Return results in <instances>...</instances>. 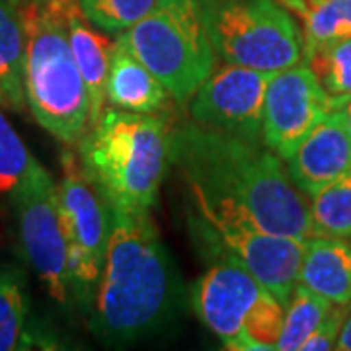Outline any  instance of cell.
<instances>
[{"label":"cell","mask_w":351,"mask_h":351,"mask_svg":"<svg viewBox=\"0 0 351 351\" xmlns=\"http://www.w3.org/2000/svg\"><path fill=\"white\" fill-rule=\"evenodd\" d=\"M61 166L63 176L57 193L69 246L71 297L84 311H90L106 262L112 209L90 182L75 152L63 151Z\"/></svg>","instance_id":"cell-8"},{"label":"cell","mask_w":351,"mask_h":351,"mask_svg":"<svg viewBox=\"0 0 351 351\" xmlns=\"http://www.w3.org/2000/svg\"><path fill=\"white\" fill-rule=\"evenodd\" d=\"M24 27L27 110L49 135L78 145L90 121V101L69 41L64 0H14Z\"/></svg>","instance_id":"cell-4"},{"label":"cell","mask_w":351,"mask_h":351,"mask_svg":"<svg viewBox=\"0 0 351 351\" xmlns=\"http://www.w3.org/2000/svg\"><path fill=\"white\" fill-rule=\"evenodd\" d=\"M293 184L308 199L351 172V133L341 110H332L285 160Z\"/></svg>","instance_id":"cell-13"},{"label":"cell","mask_w":351,"mask_h":351,"mask_svg":"<svg viewBox=\"0 0 351 351\" xmlns=\"http://www.w3.org/2000/svg\"><path fill=\"white\" fill-rule=\"evenodd\" d=\"M197 209V230L209 237L213 246L234 256L277 301L287 306L299 285L306 239L265 232L242 219Z\"/></svg>","instance_id":"cell-10"},{"label":"cell","mask_w":351,"mask_h":351,"mask_svg":"<svg viewBox=\"0 0 351 351\" xmlns=\"http://www.w3.org/2000/svg\"><path fill=\"white\" fill-rule=\"evenodd\" d=\"M106 98L112 108L131 113H162L172 101L170 92L121 39H113Z\"/></svg>","instance_id":"cell-15"},{"label":"cell","mask_w":351,"mask_h":351,"mask_svg":"<svg viewBox=\"0 0 351 351\" xmlns=\"http://www.w3.org/2000/svg\"><path fill=\"white\" fill-rule=\"evenodd\" d=\"M271 73L223 63L188 100L189 119L199 127L263 143V100Z\"/></svg>","instance_id":"cell-11"},{"label":"cell","mask_w":351,"mask_h":351,"mask_svg":"<svg viewBox=\"0 0 351 351\" xmlns=\"http://www.w3.org/2000/svg\"><path fill=\"white\" fill-rule=\"evenodd\" d=\"M311 199L313 237L351 239V172L328 184Z\"/></svg>","instance_id":"cell-20"},{"label":"cell","mask_w":351,"mask_h":351,"mask_svg":"<svg viewBox=\"0 0 351 351\" xmlns=\"http://www.w3.org/2000/svg\"><path fill=\"white\" fill-rule=\"evenodd\" d=\"M299 283L334 306L351 304V244L346 239L308 237Z\"/></svg>","instance_id":"cell-16"},{"label":"cell","mask_w":351,"mask_h":351,"mask_svg":"<svg viewBox=\"0 0 351 351\" xmlns=\"http://www.w3.org/2000/svg\"><path fill=\"white\" fill-rule=\"evenodd\" d=\"M186 106L217 66L199 0H158L151 12L115 36Z\"/></svg>","instance_id":"cell-6"},{"label":"cell","mask_w":351,"mask_h":351,"mask_svg":"<svg viewBox=\"0 0 351 351\" xmlns=\"http://www.w3.org/2000/svg\"><path fill=\"white\" fill-rule=\"evenodd\" d=\"M302 55L322 43L351 38V0H308L302 16Z\"/></svg>","instance_id":"cell-22"},{"label":"cell","mask_w":351,"mask_h":351,"mask_svg":"<svg viewBox=\"0 0 351 351\" xmlns=\"http://www.w3.org/2000/svg\"><path fill=\"white\" fill-rule=\"evenodd\" d=\"M34 156L0 108V193H10L22 180Z\"/></svg>","instance_id":"cell-24"},{"label":"cell","mask_w":351,"mask_h":351,"mask_svg":"<svg viewBox=\"0 0 351 351\" xmlns=\"http://www.w3.org/2000/svg\"><path fill=\"white\" fill-rule=\"evenodd\" d=\"M215 263L191 287V306L226 350H276L285 306L242 263L211 246Z\"/></svg>","instance_id":"cell-5"},{"label":"cell","mask_w":351,"mask_h":351,"mask_svg":"<svg viewBox=\"0 0 351 351\" xmlns=\"http://www.w3.org/2000/svg\"><path fill=\"white\" fill-rule=\"evenodd\" d=\"M170 158L188 180L195 205L242 219L265 232L313 237L308 197L293 184L283 158L263 143L189 121L172 127Z\"/></svg>","instance_id":"cell-1"},{"label":"cell","mask_w":351,"mask_h":351,"mask_svg":"<svg viewBox=\"0 0 351 351\" xmlns=\"http://www.w3.org/2000/svg\"><path fill=\"white\" fill-rule=\"evenodd\" d=\"M343 308H346V306H336V308H332V313L328 314L326 318H324V322L316 328L313 334H311V338L302 343L301 351L336 350L339 330H341L343 318H346Z\"/></svg>","instance_id":"cell-25"},{"label":"cell","mask_w":351,"mask_h":351,"mask_svg":"<svg viewBox=\"0 0 351 351\" xmlns=\"http://www.w3.org/2000/svg\"><path fill=\"white\" fill-rule=\"evenodd\" d=\"M277 2H281L285 8H289L291 12L299 14V16H304L306 10H308V0H277Z\"/></svg>","instance_id":"cell-27"},{"label":"cell","mask_w":351,"mask_h":351,"mask_svg":"<svg viewBox=\"0 0 351 351\" xmlns=\"http://www.w3.org/2000/svg\"><path fill=\"white\" fill-rule=\"evenodd\" d=\"M336 110L332 98L306 64L271 75L263 100V145L287 160L314 127Z\"/></svg>","instance_id":"cell-12"},{"label":"cell","mask_w":351,"mask_h":351,"mask_svg":"<svg viewBox=\"0 0 351 351\" xmlns=\"http://www.w3.org/2000/svg\"><path fill=\"white\" fill-rule=\"evenodd\" d=\"M186 289L151 213L112 209V230L90 328L106 346H129L170 326Z\"/></svg>","instance_id":"cell-2"},{"label":"cell","mask_w":351,"mask_h":351,"mask_svg":"<svg viewBox=\"0 0 351 351\" xmlns=\"http://www.w3.org/2000/svg\"><path fill=\"white\" fill-rule=\"evenodd\" d=\"M217 59L276 75L302 59L304 38L277 0H199Z\"/></svg>","instance_id":"cell-7"},{"label":"cell","mask_w":351,"mask_h":351,"mask_svg":"<svg viewBox=\"0 0 351 351\" xmlns=\"http://www.w3.org/2000/svg\"><path fill=\"white\" fill-rule=\"evenodd\" d=\"M94 27L108 36H119L154 8L158 0H76Z\"/></svg>","instance_id":"cell-23"},{"label":"cell","mask_w":351,"mask_h":351,"mask_svg":"<svg viewBox=\"0 0 351 351\" xmlns=\"http://www.w3.org/2000/svg\"><path fill=\"white\" fill-rule=\"evenodd\" d=\"M172 123L162 113L106 108L78 141V158L113 211L151 213L172 164Z\"/></svg>","instance_id":"cell-3"},{"label":"cell","mask_w":351,"mask_h":351,"mask_svg":"<svg viewBox=\"0 0 351 351\" xmlns=\"http://www.w3.org/2000/svg\"><path fill=\"white\" fill-rule=\"evenodd\" d=\"M10 201L25 262L51 297L64 304L71 299V279L59 193L51 174L36 158L10 191Z\"/></svg>","instance_id":"cell-9"},{"label":"cell","mask_w":351,"mask_h":351,"mask_svg":"<svg viewBox=\"0 0 351 351\" xmlns=\"http://www.w3.org/2000/svg\"><path fill=\"white\" fill-rule=\"evenodd\" d=\"M336 350L351 351V313L343 318V324H341V330H339Z\"/></svg>","instance_id":"cell-26"},{"label":"cell","mask_w":351,"mask_h":351,"mask_svg":"<svg viewBox=\"0 0 351 351\" xmlns=\"http://www.w3.org/2000/svg\"><path fill=\"white\" fill-rule=\"evenodd\" d=\"M24 27L14 0H0V108L25 110Z\"/></svg>","instance_id":"cell-17"},{"label":"cell","mask_w":351,"mask_h":351,"mask_svg":"<svg viewBox=\"0 0 351 351\" xmlns=\"http://www.w3.org/2000/svg\"><path fill=\"white\" fill-rule=\"evenodd\" d=\"M27 293L24 271L14 263H0V351L24 348Z\"/></svg>","instance_id":"cell-21"},{"label":"cell","mask_w":351,"mask_h":351,"mask_svg":"<svg viewBox=\"0 0 351 351\" xmlns=\"http://www.w3.org/2000/svg\"><path fill=\"white\" fill-rule=\"evenodd\" d=\"M339 110H341L343 115H346V123H348V129H350V133H351V98L346 101Z\"/></svg>","instance_id":"cell-28"},{"label":"cell","mask_w":351,"mask_h":351,"mask_svg":"<svg viewBox=\"0 0 351 351\" xmlns=\"http://www.w3.org/2000/svg\"><path fill=\"white\" fill-rule=\"evenodd\" d=\"M332 308H334L332 302L299 283L285 306L283 326L276 341V350H301L302 343L324 322V318L332 313Z\"/></svg>","instance_id":"cell-18"},{"label":"cell","mask_w":351,"mask_h":351,"mask_svg":"<svg viewBox=\"0 0 351 351\" xmlns=\"http://www.w3.org/2000/svg\"><path fill=\"white\" fill-rule=\"evenodd\" d=\"M302 59L339 110L351 98V38L322 43Z\"/></svg>","instance_id":"cell-19"},{"label":"cell","mask_w":351,"mask_h":351,"mask_svg":"<svg viewBox=\"0 0 351 351\" xmlns=\"http://www.w3.org/2000/svg\"><path fill=\"white\" fill-rule=\"evenodd\" d=\"M64 18H66L71 49L86 86L88 101H90L88 127H92L100 119L108 101L106 84H108L113 41L108 38L106 32L88 22L86 16L78 8L76 0H64Z\"/></svg>","instance_id":"cell-14"}]
</instances>
